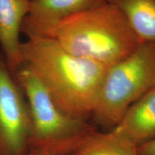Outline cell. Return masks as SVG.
Returning a JSON list of instances; mask_svg holds the SVG:
<instances>
[{
	"label": "cell",
	"mask_w": 155,
	"mask_h": 155,
	"mask_svg": "<svg viewBox=\"0 0 155 155\" xmlns=\"http://www.w3.org/2000/svg\"><path fill=\"white\" fill-rule=\"evenodd\" d=\"M115 130L137 147L155 139V88L127 109Z\"/></svg>",
	"instance_id": "obj_8"
},
{
	"label": "cell",
	"mask_w": 155,
	"mask_h": 155,
	"mask_svg": "<svg viewBox=\"0 0 155 155\" xmlns=\"http://www.w3.org/2000/svg\"><path fill=\"white\" fill-rule=\"evenodd\" d=\"M51 39L70 54L111 66L140 43L124 17L106 4L38 29L28 39Z\"/></svg>",
	"instance_id": "obj_2"
},
{
	"label": "cell",
	"mask_w": 155,
	"mask_h": 155,
	"mask_svg": "<svg viewBox=\"0 0 155 155\" xmlns=\"http://www.w3.org/2000/svg\"><path fill=\"white\" fill-rule=\"evenodd\" d=\"M106 1L123 15L139 41H155V0Z\"/></svg>",
	"instance_id": "obj_9"
},
{
	"label": "cell",
	"mask_w": 155,
	"mask_h": 155,
	"mask_svg": "<svg viewBox=\"0 0 155 155\" xmlns=\"http://www.w3.org/2000/svg\"><path fill=\"white\" fill-rule=\"evenodd\" d=\"M139 155H155V139L138 147Z\"/></svg>",
	"instance_id": "obj_11"
},
{
	"label": "cell",
	"mask_w": 155,
	"mask_h": 155,
	"mask_svg": "<svg viewBox=\"0 0 155 155\" xmlns=\"http://www.w3.org/2000/svg\"><path fill=\"white\" fill-rule=\"evenodd\" d=\"M13 75L30 109L29 152L72 155L87 134L96 127L86 120L75 119L60 110L42 83L24 64Z\"/></svg>",
	"instance_id": "obj_3"
},
{
	"label": "cell",
	"mask_w": 155,
	"mask_h": 155,
	"mask_svg": "<svg viewBox=\"0 0 155 155\" xmlns=\"http://www.w3.org/2000/svg\"><path fill=\"white\" fill-rule=\"evenodd\" d=\"M155 88V41L141 42L127 57L108 68L92 117L113 129L134 103Z\"/></svg>",
	"instance_id": "obj_4"
},
{
	"label": "cell",
	"mask_w": 155,
	"mask_h": 155,
	"mask_svg": "<svg viewBox=\"0 0 155 155\" xmlns=\"http://www.w3.org/2000/svg\"><path fill=\"white\" fill-rule=\"evenodd\" d=\"M31 119L22 88L0 52V155H27Z\"/></svg>",
	"instance_id": "obj_5"
},
{
	"label": "cell",
	"mask_w": 155,
	"mask_h": 155,
	"mask_svg": "<svg viewBox=\"0 0 155 155\" xmlns=\"http://www.w3.org/2000/svg\"><path fill=\"white\" fill-rule=\"evenodd\" d=\"M72 155H139V152L137 145L116 131H99L95 128Z\"/></svg>",
	"instance_id": "obj_10"
},
{
	"label": "cell",
	"mask_w": 155,
	"mask_h": 155,
	"mask_svg": "<svg viewBox=\"0 0 155 155\" xmlns=\"http://www.w3.org/2000/svg\"><path fill=\"white\" fill-rule=\"evenodd\" d=\"M107 4L106 0H30L21 33L30 36L38 29L71 15Z\"/></svg>",
	"instance_id": "obj_7"
},
{
	"label": "cell",
	"mask_w": 155,
	"mask_h": 155,
	"mask_svg": "<svg viewBox=\"0 0 155 155\" xmlns=\"http://www.w3.org/2000/svg\"><path fill=\"white\" fill-rule=\"evenodd\" d=\"M27 155H43V154H38V153H35L33 152H29Z\"/></svg>",
	"instance_id": "obj_12"
},
{
	"label": "cell",
	"mask_w": 155,
	"mask_h": 155,
	"mask_svg": "<svg viewBox=\"0 0 155 155\" xmlns=\"http://www.w3.org/2000/svg\"><path fill=\"white\" fill-rule=\"evenodd\" d=\"M23 64L42 83L60 110L75 119L92 116L108 66L70 54L54 40L22 42Z\"/></svg>",
	"instance_id": "obj_1"
},
{
	"label": "cell",
	"mask_w": 155,
	"mask_h": 155,
	"mask_svg": "<svg viewBox=\"0 0 155 155\" xmlns=\"http://www.w3.org/2000/svg\"><path fill=\"white\" fill-rule=\"evenodd\" d=\"M30 0H0V48L12 74L23 65L19 35Z\"/></svg>",
	"instance_id": "obj_6"
}]
</instances>
